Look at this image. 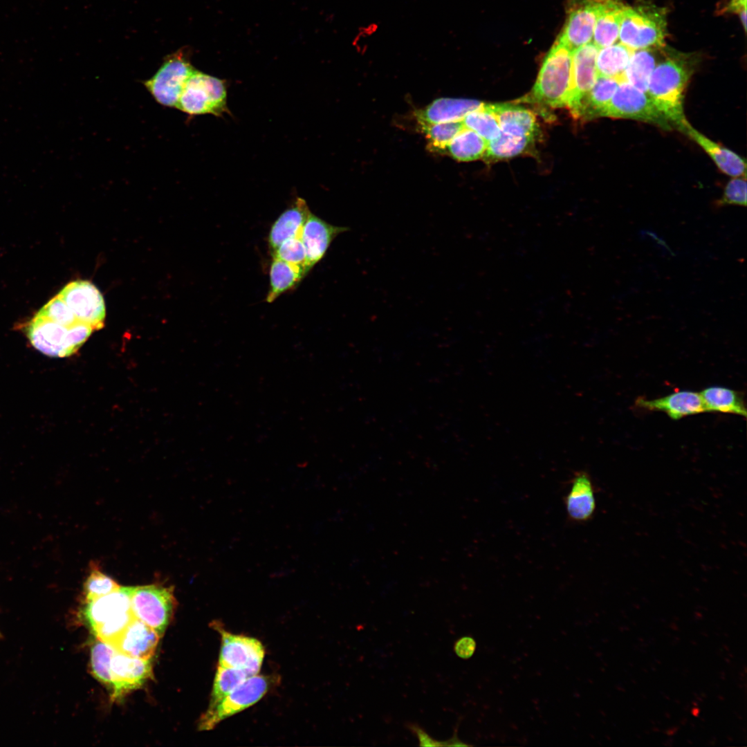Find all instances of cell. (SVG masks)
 Wrapping results in <instances>:
<instances>
[{"instance_id":"cell-39","label":"cell","mask_w":747,"mask_h":747,"mask_svg":"<svg viewBox=\"0 0 747 747\" xmlns=\"http://www.w3.org/2000/svg\"><path fill=\"white\" fill-rule=\"evenodd\" d=\"M746 176L733 177L726 184L721 197L717 201L718 207L735 205H746Z\"/></svg>"},{"instance_id":"cell-27","label":"cell","mask_w":747,"mask_h":747,"mask_svg":"<svg viewBox=\"0 0 747 747\" xmlns=\"http://www.w3.org/2000/svg\"><path fill=\"white\" fill-rule=\"evenodd\" d=\"M699 394L706 412L746 417V407L741 393L727 387L713 386L704 389Z\"/></svg>"},{"instance_id":"cell-10","label":"cell","mask_w":747,"mask_h":747,"mask_svg":"<svg viewBox=\"0 0 747 747\" xmlns=\"http://www.w3.org/2000/svg\"><path fill=\"white\" fill-rule=\"evenodd\" d=\"M211 625L221 636L218 665L241 670L248 676L258 674L265 656L262 643L255 638L231 633L217 621Z\"/></svg>"},{"instance_id":"cell-25","label":"cell","mask_w":747,"mask_h":747,"mask_svg":"<svg viewBox=\"0 0 747 747\" xmlns=\"http://www.w3.org/2000/svg\"><path fill=\"white\" fill-rule=\"evenodd\" d=\"M269 274L270 288L266 299L271 303L283 293L295 288L307 272L302 266L273 258Z\"/></svg>"},{"instance_id":"cell-30","label":"cell","mask_w":747,"mask_h":747,"mask_svg":"<svg viewBox=\"0 0 747 747\" xmlns=\"http://www.w3.org/2000/svg\"><path fill=\"white\" fill-rule=\"evenodd\" d=\"M488 141L475 131L464 128L448 144L449 154L459 161L480 158L486 152Z\"/></svg>"},{"instance_id":"cell-40","label":"cell","mask_w":747,"mask_h":747,"mask_svg":"<svg viewBox=\"0 0 747 747\" xmlns=\"http://www.w3.org/2000/svg\"><path fill=\"white\" fill-rule=\"evenodd\" d=\"M93 331L89 324L78 320L68 327V344L73 353L86 342Z\"/></svg>"},{"instance_id":"cell-15","label":"cell","mask_w":747,"mask_h":747,"mask_svg":"<svg viewBox=\"0 0 747 747\" xmlns=\"http://www.w3.org/2000/svg\"><path fill=\"white\" fill-rule=\"evenodd\" d=\"M68 327L35 315L27 326L26 333L32 346L42 353L64 358L73 353L68 340Z\"/></svg>"},{"instance_id":"cell-43","label":"cell","mask_w":747,"mask_h":747,"mask_svg":"<svg viewBox=\"0 0 747 747\" xmlns=\"http://www.w3.org/2000/svg\"><path fill=\"white\" fill-rule=\"evenodd\" d=\"M745 8H746V0H730L724 10L738 13Z\"/></svg>"},{"instance_id":"cell-8","label":"cell","mask_w":747,"mask_h":747,"mask_svg":"<svg viewBox=\"0 0 747 747\" xmlns=\"http://www.w3.org/2000/svg\"><path fill=\"white\" fill-rule=\"evenodd\" d=\"M196 71L184 50L167 55L156 74L145 86L161 105L176 107L183 88Z\"/></svg>"},{"instance_id":"cell-35","label":"cell","mask_w":747,"mask_h":747,"mask_svg":"<svg viewBox=\"0 0 747 747\" xmlns=\"http://www.w3.org/2000/svg\"><path fill=\"white\" fill-rule=\"evenodd\" d=\"M111 645L97 640L91 649V670L94 677L100 683L111 688L110 672L111 660L116 652Z\"/></svg>"},{"instance_id":"cell-26","label":"cell","mask_w":747,"mask_h":747,"mask_svg":"<svg viewBox=\"0 0 747 747\" xmlns=\"http://www.w3.org/2000/svg\"><path fill=\"white\" fill-rule=\"evenodd\" d=\"M634 52L620 42L599 48L596 62L598 75L623 82L625 70Z\"/></svg>"},{"instance_id":"cell-2","label":"cell","mask_w":747,"mask_h":747,"mask_svg":"<svg viewBox=\"0 0 747 747\" xmlns=\"http://www.w3.org/2000/svg\"><path fill=\"white\" fill-rule=\"evenodd\" d=\"M573 52L559 38L544 57L533 86L535 99L553 108L567 107L571 89Z\"/></svg>"},{"instance_id":"cell-38","label":"cell","mask_w":747,"mask_h":747,"mask_svg":"<svg viewBox=\"0 0 747 747\" xmlns=\"http://www.w3.org/2000/svg\"><path fill=\"white\" fill-rule=\"evenodd\" d=\"M273 258H277L288 263L306 268V250L300 235L284 241L277 249L271 252Z\"/></svg>"},{"instance_id":"cell-6","label":"cell","mask_w":747,"mask_h":747,"mask_svg":"<svg viewBox=\"0 0 747 747\" xmlns=\"http://www.w3.org/2000/svg\"><path fill=\"white\" fill-rule=\"evenodd\" d=\"M176 108L190 116H221L228 111L225 82L196 70L187 81Z\"/></svg>"},{"instance_id":"cell-12","label":"cell","mask_w":747,"mask_h":747,"mask_svg":"<svg viewBox=\"0 0 747 747\" xmlns=\"http://www.w3.org/2000/svg\"><path fill=\"white\" fill-rule=\"evenodd\" d=\"M601 0H569L566 18L558 37L572 50L593 39Z\"/></svg>"},{"instance_id":"cell-3","label":"cell","mask_w":747,"mask_h":747,"mask_svg":"<svg viewBox=\"0 0 747 747\" xmlns=\"http://www.w3.org/2000/svg\"><path fill=\"white\" fill-rule=\"evenodd\" d=\"M667 36L666 11L645 1L627 6L618 37L620 43L636 50L663 48Z\"/></svg>"},{"instance_id":"cell-1","label":"cell","mask_w":747,"mask_h":747,"mask_svg":"<svg viewBox=\"0 0 747 747\" xmlns=\"http://www.w3.org/2000/svg\"><path fill=\"white\" fill-rule=\"evenodd\" d=\"M664 48L650 77L646 93L672 126L680 129L688 122L683 100L696 59L691 55Z\"/></svg>"},{"instance_id":"cell-34","label":"cell","mask_w":747,"mask_h":747,"mask_svg":"<svg viewBox=\"0 0 747 747\" xmlns=\"http://www.w3.org/2000/svg\"><path fill=\"white\" fill-rule=\"evenodd\" d=\"M248 677L249 676L247 674L241 670L225 667L218 665L208 707L216 704Z\"/></svg>"},{"instance_id":"cell-41","label":"cell","mask_w":747,"mask_h":747,"mask_svg":"<svg viewBox=\"0 0 747 747\" xmlns=\"http://www.w3.org/2000/svg\"><path fill=\"white\" fill-rule=\"evenodd\" d=\"M477 643L475 640L469 636H463L456 640L454 644V651L461 658L468 659L475 652Z\"/></svg>"},{"instance_id":"cell-28","label":"cell","mask_w":747,"mask_h":747,"mask_svg":"<svg viewBox=\"0 0 747 747\" xmlns=\"http://www.w3.org/2000/svg\"><path fill=\"white\" fill-rule=\"evenodd\" d=\"M660 48H647L634 50L624 74V81L647 93L650 77L660 59L657 51Z\"/></svg>"},{"instance_id":"cell-42","label":"cell","mask_w":747,"mask_h":747,"mask_svg":"<svg viewBox=\"0 0 747 747\" xmlns=\"http://www.w3.org/2000/svg\"><path fill=\"white\" fill-rule=\"evenodd\" d=\"M407 728L417 737L421 746H445L444 741H438L431 737L424 729L415 723L406 724Z\"/></svg>"},{"instance_id":"cell-14","label":"cell","mask_w":747,"mask_h":747,"mask_svg":"<svg viewBox=\"0 0 747 747\" xmlns=\"http://www.w3.org/2000/svg\"><path fill=\"white\" fill-rule=\"evenodd\" d=\"M111 699L120 700L142 686L152 676L149 660L127 656L116 650L110 664Z\"/></svg>"},{"instance_id":"cell-22","label":"cell","mask_w":747,"mask_h":747,"mask_svg":"<svg viewBox=\"0 0 747 747\" xmlns=\"http://www.w3.org/2000/svg\"><path fill=\"white\" fill-rule=\"evenodd\" d=\"M310 213L306 201L299 197L297 198L294 203L285 210L271 226L268 237L271 252L284 241L300 235L303 225Z\"/></svg>"},{"instance_id":"cell-13","label":"cell","mask_w":747,"mask_h":747,"mask_svg":"<svg viewBox=\"0 0 747 747\" xmlns=\"http://www.w3.org/2000/svg\"><path fill=\"white\" fill-rule=\"evenodd\" d=\"M598 50L591 42L573 52L571 89L567 107L576 117L580 116L582 103L598 76L596 63Z\"/></svg>"},{"instance_id":"cell-11","label":"cell","mask_w":747,"mask_h":747,"mask_svg":"<svg viewBox=\"0 0 747 747\" xmlns=\"http://www.w3.org/2000/svg\"><path fill=\"white\" fill-rule=\"evenodd\" d=\"M68 306L78 321L93 330L104 327L106 308L104 298L91 282L76 280L66 284L57 294Z\"/></svg>"},{"instance_id":"cell-44","label":"cell","mask_w":747,"mask_h":747,"mask_svg":"<svg viewBox=\"0 0 747 747\" xmlns=\"http://www.w3.org/2000/svg\"><path fill=\"white\" fill-rule=\"evenodd\" d=\"M737 14L739 15L741 21L742 23L744 30L746 31V8L743 9L742 10H741Z\"/></svg>"},{"instance_id":"cell-20","label":"cell","mask_w":747,"mask_h":747,"mask_svg":"<svg viewBox=\"0 0 747 747\" xmlns=\"http://www.w3.org/2000/svg\"><path fill=\"white\" fill-rule=\"evenodd\" d=\"M698 144L724 174L732 176H746V163L738 154L712 141L687 122L679 129Z\"/></svg>"},{"instance_id":"cell-16","label":"cell","mask_w":747,"mask_h":747,"mask_svg":"<svg viewBox=\"0 0 747 747\" xmlns=\"http://www.w3.org/2000/svg\"><path fill=\"white\" fill-rule=\"evenodd\" d=\"M349 230L347 227L331 225L311 212L301 232L308 272L323 259L334 239Z\"/></svg>"},{"instance_id":"cell-17","label":"cell","mask_w":747,"mask_h":747,"mask_svg":"<svg viewBox=\"0 0 747 747\" xmlns=\"http://www.w3.org/2000/svg\"><path fill=\"white\" fill-rule=\"evenodd\" d=\"M634 405L647 411L663 412L673 420L706 412L700 394L688 390L674 391L652 400L638 398Z\"/></svg>"},{"instance_id":"cell-23","label":"cell","mask_w":747,"mask_h":747,"mask_svg":"<svg viewBox=\"0 0 747 747\" xmlns=\"http://www.w3.org/2000/svg\"><path fill=\"white\" fill-rule=\"evenodd\" d=\"M626 6L620 0H601L592 39L598 48L616 42Z\"/></svg>"},{"instance_id":"cell-19","label":"cell","mask_w":747,"mask_h":747,"mask_svg":"<svg viewBox=\"0 0 747 747\" xmlns=\"http://www.w3.org/2000/svg\"><path fill=\"white\" fill-rule=\"evenodd\" d=\"M160 638L154 629L135 617L113 647L127 656L150 660L155 653Z\"/></svg>"},{"instance_id":"cell-5","label":"cell","mask_w":747,"mask_h":747,"mask_svg":"<svg viewBox=\"0 0 747 747\" xmlns=\"http://www.w3.org/2000/svg\"><path fill=\"white\" fill-rule=\"evenodd\" d=\"M130 602L134 616L162 636L176 607L173 587L158 583L131 587Z\"/></svg>"},{"instance_id":"cell-18","label":"cell","mask_w":747,"mask_h":747,"mask_svg":"<svg viewBox=\"0 0 747 747\" xmlns=\"http://www.w3.org/2000/svg\"><path fill=\"white\" fill-rule=\"evenodd\" d=\"M564 503L571 521L581 523L592 518L596 508V500L594 486L587 472L580 470L573 473Z\"/></svg>"},{"instance_id":"cell-37","label":"cell","mask_w":747,"mask_h":747,"mask_svg":"<svg viewBox=\"0 0 747 747\" xmlns=\"http://www.w3.org/2000/svg\"><path fill=\"white\" fill-rule=\"evenodd\" d=\"M36 315L66 327L77 321L68 306L58 295L48 301Z\"/></svg>"},{"instance_id":"cell-36","label":"cell","mask_w":747,"mask_h":747,"mask_svg":"<svg viewBox=\"0 0 747 747\" xmlns=\"http://www.w3.org/2000/svg\"><path fill=\"white\" fill-rule=\"evenodd\" d=\"M533 138L516 137L501 132L496 138L488 142L486 155L491 158H510L522 153Z\"/></svg>"},{"instance_id":"cell-21","label":"cell","mask_w":747,"mask_h":747,"mask_svg":"<svg viewBox=\"0 0 747 747\" xmlns=\"http://www.w3.org/2000/svg\"><path fill=\"white\" fill-rule=\"evenodd\" d=\"M483 105L474 100L442 98L416 111V118L418 122L427 123L461 121L468 113Z\"/></svg>"},{"instance_id":"cell-4","label":"cell","mask_w":747,"mask_h":747,"mask_svg":"<svg viewBox=\"0 0 747 747\" xmlns=\"http://www.w3.org/2000/svg\"><path fill=\"white\" fill-rule=\"evenodd\" d=\"M131 587L84 602L83 614L97 639L113 646L135 618L131 608Z\"/></svg>"},{"instance_id":"cell-31","label":"cell","mask_w":747,"mask_h":747,"mask_svg":"<svg viewBox=\"0 0 747 747\" xmlns=\"http://www.w3.org/2000/svg\"><path fill=\"white\" fill-rule=\"evenodd\" d=\"M465 128L475 131L486 141L498 137L501 129L498 120L489 104L468 113L462 120Z\"/></svg>"},{"instance_id":"cell-24","label":"cell","mask_w":747,"mask_h":747,"mask_svg":"<svg viewBox=\"0 0 747 747\" xmlns=\"http://www.w3.org/2000/svg\"><path fill=\"white\" fill-rule=\"evenodd\" d=\"M498 120L501 132L516 136L533 138L536 118L531 111L512 104H489Z\"/></svg>"},{"instance_id":"cell-33","label":"cell","mask_w":747,"mask_h":747,"mask_svg":"<svg viewBox=\"0 0 747 747\" xmlns=\"http://www.w3.org/2000/svg\"><path fill=\"white\" fill-rule=\"evenodd\" d=\"M432 150H445L450 142L465 127L461 121L427 123L418 122Z\"/></svg>"},{"instance_id":"cell-7","label":"cell","mask_w":747,"mask_h":747,"mask_svg":"<svg viewBox=\"0 0 747 747\" xmlns=\"http://www.w3.org/2000/svg\"><path fill=\"white\" fill-rule=\"evenodd\" d=\"M274 681L271 676L248 677L216 704L208 708L199 719V729L212 730L224 719L255 705L268 693Z\"/></svg>"},{"instance_id":"cell-32","label":"cell","mask_w":747,"mask_h":747,"mask_svg":"<svg viewBox=\"0 0 747 747\" xmlns=\"http://www.w3.org/2000/svg\"><path fill=\"white\" fill-rule=\"evenodd\" d=\"M121 587L105 574L95 562L89 564V574L83 587L84 602H90L118 590Z\"/></svg>"},{"instance_id":"cell-9","label":"cell","mask_w":747,"mask_h":747,"mask_svg":"<svg viewBox=\"0 0 747 747\" xmlns=\"http://www.w3.org/2000/svg\"><path fill=\"white\" fill-rule=\"evenodd\" d=\"M600 116L649 122L664 129L673 127L657 110L646 93L625 81L619 83L609 104Z\"/></svg>"},{"instance_id":"cell-29","label":"cell","mask_w":747,"mask_h":747,"mask_svg":"<svg viewBox=\"0 0 747 747\" xmlns=\"http://www.w3.org/2000/svg\"><path fill=\"white\" fill-rule=\"evenodd\" d=\"M619 83L614 78L598 75L582 103L579 117L591 118L600 116L601 113L609 104Z\"/></svg>"}]
</instances>
